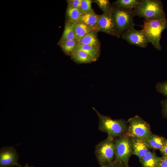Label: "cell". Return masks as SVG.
Wrapping results in <instances>:
<instances>
[{
  "label": "cell",
  "instance_id": "277c9868",
  "mask_svg": "<svg viewBox=\"0 0 167 167\" xmlns=\"http://www.w3.org/2000/svg\"><path fill=\"white\" fill-rule=\"evenodd\" d=\"M142 25L143 29L149 41L157 50L162 49L160 43L161 34L167 28V19L166 18L153 20L144 19Z\"/></svg>",
  "mask_w": 167,
  "mask_h": 167
},
{
  "label": "cell",
  "instance_id": "7a4b0ae2",
  "mask_svg": "<svg viewBox=\"0 0 167 167\" xmlns=\"http://www.w3.org/2000/svg\"><path fill=\"white\" fill-rule=\"evenodd\" d=\"M112 15L117 37L128 30L134 28V9L112 5Z\"/></svg>",
  "mask_w": 167,
  "mask_h": 167
},
{
  "label": "cell",
  "instance_id": "3957f363",
  "mask_svg": "<svg viewBox=\"0 0 167 167\" xmlns=\"http://www.w3.org/2000/svg\"><path fill=\"white\" fill-rule=\"evenodd\" d=\"M134 11L135 16L143 18L145 20L166 18L162 2L159 0H141Z\"/></svg>",
  "mask_w": 167,
  "mask_h": 167
},
{
  "label": "cell",
  "instance_id": "484cf974",
  "mask_svg": "<svg viewBox=\"0 0 167 167\" xmlns=\"http://www.w3.org/2000/svg\"><path fill=\"white\" fill-rule=\"evenodd\" d=\"M82 0H66L67 7L74 8L79 9Z\"/></svg>",
  "mask_w": 167,
  "mask_h": 167
},
{
  "label": "cell",
  "instance_id": "d6986e66",
  "mask_svg": "<svg viewBox=\"0 0 167 167\" xmlns=\"http://www.w3.org/2000/svg\"><path fill=\"white\" fill-rule=\"evenodd\" d=\"M76 49L84 52L96 61L98 59L100 54V49L88 45L78 43Z\"/></svg>",
  "mask_w": 167,
  "mask_h": 167
},
{
  "label": "cell",
  "instance_id": "4fadbf2b",
  "mask_svg": "<svg viewBox=\"0 0 167 167\" xmlns=\"http://www.w3.org/2000/svg\"><path fill=\"white\" fill-rule=\"evenodd\" d=\"M78 22L84 23L98 32V15L94 11L82 14Z\"/></svg>",
  "mask_w": 167,
  "mask_h": 167
},
{
  "label": "cell",
  "instance_id": "cb8c5ba5",
  "mask_svg": "<svg viewBox=\"0 0 167 167\" xmlns=\"http://www.w3.org/2000/svg\"><path fill=\"white\" fill-rule=\"evenodd\" d=\"M93 1L97 4L99 7L104 13L108 11L111 8L112 5L109 0H96Z\"/></svg>",
  "mask_w": 167,
  "mask_h": 167
},
{
  "label": "cell",
  "instance_id": "5b68a950",
  "mask_svg": "<svg viewBox=\"0 0 167 167\" xmlns=\"http://www.w3.org/2000/svg\"><path fill=\"white\" fill-rule=\"evenodd\" d=\"M95 153L98 161L102 166L113 161L115 153L114 139L108 136L96 146Z\"/></svg>",
  "mask_w": 167,
  "mask_h": 167
},
{
  "label": "cell",
  "instance_id": "7c38bea8",
  "mask_svg": "<svg viewBox=\"0 0 167 167\" xmlns=\"http://www.w3.org/2000/svg\"><path fill=\"white\" fill-rule=\"evenodd\" d=\"M161 159L155 153L149 151L139 161L143 167H158Z\"/></svg>",
  "mask_w": 167,
  "mask_h": 167
},
{
  "label": "cell",
  "instance_id": "f1b7e54d",
  "mask_svg": "<svg viewBox=\"0 0 167 167\" xmlns=\"http://www.w3.org/2000/svg\"><path fill=\"white\" fill-rule=\"evenodd\" d=\"M158 167H167V156H163L161 157Z\"/></svg>",
  "mask_w": 167,
  "mask_h": 167
},
{
  "label": "cell",
  "instance_id": "52a82bcc",
  "mask_svg": "<svg viewBox=\"0 0 167 167\" xmlns=\"http://www.w3.org/2000/svg\"><path fill=\"white\" fill-rule=\"evenodd\" d=\"M115 147V161L128 165L133 154L131 137L127 133L114 139Z\"/></svg>",
  "mask_w": 167,
  "mask_h": 167
},
{
  "label": "cell",
  "instance_id": "d6a6232c",
  "mask_svg": "<svg viewBox=\"0 0 167 167\" xmlns=\"http://www.w3.org/2000/svg\"><path fill=\"white\" fill-rule=\"evenodd\" d=\"M102 167H103L102 166Z\"/></svg>",
  "mask_w": 167,
  "mask_h": 167
},
{
  "label": "cell",
  "instance_id": "8992f818",
  "mask_svg": "<svg viewBox=\"0 0 167 167\" xmlns=\"http://www.w3.org/2000/svg\"><path fill=\"white\" fill-rule=\"evenodd\" d=\"M127 134L131 137L145 140L150 137L152 134L149 124L140 116L136 115L128 120Z\"/></svg>",
  "mask_w": 167,
  "mask_h": 167
},
{
  "label": "cell",
  "instance_id": "30bf717a",
  "mask_svg": "<svg viewBox=\"0 0 167 167\" xmlns=\"http://www.w3.org/2000/svg\"><path fill=\"white\" fill-rule=\"evenodd\" d=\"M97 32H104L117 37L112 16V7L108 11L98 15Z\"/></svg>",
  "mask_w": 167,
  "mask_h": 167
},
{
  "label": "cell",
  "instance_id": "ac0fdd59",
  "mask_svg": "<svg viewBox=\"0 0 167 167\" xmlns=\"http://www.w3.org/2000/svg\"><path fill=\"white\" fill-rule=\"evenodd\" d=\"M74 23L66 21L63 34L58 44L75 39Z\"/></svg>",
  "mask_w": 167,
  "mask_h": 167
},
{
  "label": "cell",
  "instance_id": "4316f807",
  "mask_svg": "<svg viewBox=\"0 0 167 167\" xmlns=\"http://www.w3.org/2000/svg\"><path fill=\"white\" fill-rule=\"evenodd\" d=\"M102 166L103 167H129L128 165L125 164L115 160Z\"/></svg>",
  "mask_w": 167,
  "mask_h": 167
},
{
  "label": "cell",
  "instance_id": "e0dca14e",
  "mask_svg": "<svg viewBox=\"0 0 167 167\" xmlns=\"http://www.w3.org/2000/svg\"><path fill=\"white\" fill-rule=\"evenodd\" d=\"M75 39L79 42L86 34L95 31L92 28L83 23L78 22L74 23Z\"/></svg>",
  "mask_w": 167,
  "mask_h": 167
},
{
  "label": "cell",
  "instance_id": "2e32d148",
  "mask_svg": "<svg viewBox=\"0 0 167 167\" xmlns=\"http://www.w3.org/2000/svg\"><path fill=\"white\" fill-rule=\"evenodd\" d=\"M97 32H91L84 36L79 42V44L87 45L100 49V43L98 38Z\"/></svg>",
  "mask_w": 167,
  "mask_h": 167
},
{
  "label": "cell",
  "instance_id": "ba28073f",
  "mask_svg": "<svg viewBox=\"0 0 167 167\" xmlns=\"http://www.w3.org/2000/svg\"><path fill=\"white\" fill-rule=\"evenodd\" d=\"M121 38L129 44L142 48H146L149 41L143 30H137L134 28L124 32Z\"/></svg>",
  "mask_w": 167,
  "mask_h": 167
},
{
  "label": "cell",
  "instance_id": "5bb4252c",
  "mask_svg": "<svg viewBox=\"0 0 167 167\" xmlns=\"http://www.w3.org/2000/svg\"><path fill=\"white\" fill-rule=\"evenodd\" d=\"M70 56L71 59L78 64L91 63L96 61L84 52L76 49Z\"/></svg>",
  "mask_w": 167,
  "mask_h": 167
},
{
  "label": "cell",
  "instance_id": "8fae6325",
  "mask_svg": "<svg viewBox=\"0 0 167 167\" xmlns=\"http://www.w3.org/2000/svg\"><path fill=\"white\" fill-rule=\"evenodd\" d=\"M133 154L137 156L140 159L147 152L148 148L143 140L131 137Z\"/></svg>",
  "mask_w": 167,
  "mask_h": 167
},
{
  "label": "cell",
  "instance_id": "9a60e30c",
  "mask_svg": "<svg viewBox=\"0 0 167 167\" xmlns=\"http://www.w3.org/2000/svg\"><path fill=\"white\" fill-rule=\"evenodd\" d=\"M166 139L162 136L152 134L144 141L148 148L160 150L163 147Z\"/></svg>",
  "mask_w": 167,
  "mask_h": 167
},
{
  "label": "cell",
  "instance_id": "1f68e13d",
  "mask_svg": "<svg viewBox=\"0 0 167 167\" xmlns=\"http://www.w3.org/2000/svg\"><path fill=\"white\" fill-rule=\"evenodd\" d=\"M15 167V166H13V167Z\"/></svg>",
  "mask_w": 167,
  "mask_h": 167
},
{
  "label": "cell",
  "instance_id": "44dd1931",
  "mask_svg": "<svg viewBox=\"0 0 167 167\" xmlns=\"http://www.w3.org/2000/svg\"><path fill=\"white\" fill-rule=\"evenodd\" d=\"M82 14L79 9L67 7L66 10V21L72 23L78 22Z\"/></svg>",
  "mask_w": 167,
  "mask_h": 167
},
{
  "label": "cell",
  "instance_id": "f546056e",
  "mask_svg": "<svg viewBox=\"0 0 167 167\" xmlns=\"http://www.w3.org/2000/svg\"><path fill=\"white\" fill-rule=\"evenodd\" d=\"M160 151L163 156H167V139H166L163 147Z\"/></svg>",
  "mask_w": 167,
  "mask_h": 167
},
{
  "label": "cell",
  "instance_id": "9c48e42d",
  "mask_svg": "<svg viewBox=\"0 0 167 167\" xmlns=\"http://www.w3.org/2000/svg\"><path fill=\"white\" fill-rule=\"evenodd\" d=\"M19 156L11 146L2 147L0 150V167L17 166Z\"/></svg>",
  "mask_w": 167,
  "mask_h": 167
},
{
  "label": "cell",
  "instance_id": "ffe728a7",
  "mask_svg": "<svg viewBox=\"0 0 167 167\" xmlns=\"http://www.w3.org/2000/svg\"><path fill=\"white\" fill-rule=\"evenodd\" d=\"M78 43V41L74 39L67 41L58 44L65 54L67 55L71 56L76 49Z\"/></svg>",
  "mask_w": 167,
  "mask_h": 167
},
{
  "label": "cell",
  "instance_id": "603a6c76",
  "mask_svg": "<svg viewBox=\"0 0 167 167\" xmlns=\"http://www.w3.org/2000/svg\"><path fill=\"white\" fill-rule=\"evenodd\" d=\"M92 2L91 0H82L79 9L83 14L94 11L92 7Z\"/></svg>",
  "mask_w": 167,
  "mask_h": 167
},
{
  "label": "cell",
  "instance_id": "4dcf8cb0",
  "mask_svg": "<svg viewBox=\"0 0 167 167\" xmlns=\"http://www.w3.org/2000/svg\"><path fill=\"white\" fill-rule=\"evenodd\" d=\"M17 167H34V166H29L28 163H26L25 165L24 166L21 165L20 164H19L18 165H17Z\"/></svg>",
  "mask_w": 167,
  "mask_h": 167
},
{
  "label": "cell",
  "instance_id": "7402d4cb",
  "mask_svg": "<svg viewBox=\"0 0 167 167\" xmlns=\"http://www.w3.org/2000/svg\"><path fill=\"white\" fill-rule=\"evenodd\" d=\"M141 1L139 0H118L114 2L112 5L117 6L134 9L138 6Z\"/></svg>",
  "mask_w": 167,
  "mask_h": 167
},
{
  "label": "cell",
  "instance_id": "83f0119b",
  "mask_svg": "<svg viewBox=\"0 0 167 167\" xmlns=\"http://www.w3.org/2000/svg\"><path fill=\"white\" fill-rule=\"evenodd\" d=\"M161 104L162 107L163 116L165 118H167V97L161 101Z\"/></svg>",
  "mask_w": 167,
  "mask_h": 167
},
{
  "label": "cell",
  "instance_id": "d4e9b609",
  "mask_svg": "<svg viewBox=\"0 0 167 167\" xmlns=\"http://www.w3.org/2000/svg\"><path fill=\"white\" fill-rule=\"evenodd\" d=\"M155 87L157 92L167 97V80L158 83Z\"/></svg>",
  "mask_w": 167,
  "mask_h": 167
},
{
  "label": "cell",
  "instance_id": "6da1fadb",
  "mask_svg": "<svg viewBox=\"0 0 167 167\" xmlns=\"http://www.w3.org/2000/svg\"><path fill=\"white\" fill-rule=\"evenodd\" d=\"M92 109L98 117V128L101 131L106 133L108 136L114 139L127 133L128 126L126 120L122 119H113L101 114L94 107Z\"/></svg>",
  "mask_w": 167,
  "mask_h": 167
}]
</instances>
